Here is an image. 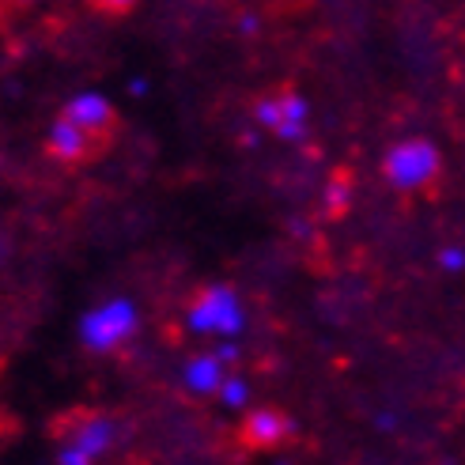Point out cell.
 <instances>
[{
    "instance_id": "1",
    "label": "cell",
    "mask_w": 465,
    "mask_h": 465,
    "mask_svg": "<svg viewBox=\"0 0 465 465\" xmlns=\"http://www.w3.org/2000/svg\"><path fill=\"white\" fill-rule=\"evenodd\" d=\"M443 171V155L431 141H401L393 144L382 159V174L398 193H416L428 190V185Z\"/></svg>"
},
{
    "instance_id": "2",
    "label": "cell",
    "mask_w": 465,
    "mask_h": 465,
    "mask_svg": "<svg viewBox=\"0 0 465 465\" xmlns=\"http://www.w3.org/2000/svg\"><path fill=\"white\" fill-rule=\"evenodd\" d=\"M190 330L193 333H239L246 325V314H242V303L231 284H208L197 292L193 307H190Z\"/></svg>"
},
{
    "instance_id": "3",
    "label": "cell",
    "mask_w": 465,
    "mask_h": 465,
    "mask_svg": "<svg viewBox=\"0 0 465 465\" xmlns=\"http://www.w3.org/2000/svg\"><path fill=\"white\" fill-rule=\"evenodd\" d=\"M136 333V311L129 299H110V303L87 311L80 322V337L91 352H114Z\"/></svg>"
},
{
    "instance_id": "4",
    "label": "cell",
    "mask_w": 465,
    "mask_h": 465,
    "mask_svg": "<svg viewBox=\"0 0 465 465\" xmlns=\"http://www.w3.org/2000/svg\"><path fill=\"white\" fill-rule=\"evenodd\" d=\"M103 144H106V136L68 122L64 114L54 122L50 136H45V152H50L54 159H61V163H87V159H95L103 152Z\"/></svg>"
},
{
    "instance_id": "5",
    "label": "cell",
    "mask_w": 465,
    "mask_h": 465,
    "mask_svg": "<svg viewBox=\"0 0 465 465\" xmlns=\"http://www.w3.org/2000/svg\"><path fill=\"white\" fill-rule=\"evenodd\" d=\"M292 435H295L292 416H288V412H281V409H269V405H265V409L246 412L242 431H239L242 447H250V450H272V447L288 443Z\"/></svg>"
},
{
    "instance_id": "6",
    "label": "cell",
    "mask_w": 465,
    "mask_h": 465,
    "mask_svg": "<svg viewBox=\"0 0 465 465\" xmlns=\"http://www.w3.org/2000/svg\"><path fill=\"white\" fill-rule=\"evenodd\" d=\"M61 114H64L68 122H76V125H84V129H91V133L106 136V141H110V133H114V122H118L114 106H110L103 95H95V91H87V95H76L73 103H64Z\"/></svg>"
},
{
    "instance_id": "7",
    "label": "cell",
    "mask_w": 465,
    "mask_h": 465,
    "mask_svg": "<svg viewBox=\"0 0 465 465\" xmlns=\"http://www.w3.org/2000/svg\"><path fill=\"white\" fill-rule=\"evenodd\" d=\"M281 106H284V118H281V125H276L272 133L281 136V141L303 144V141H307V114H311L307 99L299 95L295 87H284V91H281Z\"/></svg>"
},
{
    "instance_id": "8",
    "label": "cell",
    "mask_w": 465,
    "mask_h": 465,
    "mask_svg": "<svg viewBox=\"0 0 465 465\" xmlns=\"http://www.w3.org/2000/svg\"><path fill=\"white\" fill-rule=\"evenodd\" d=\"M110 443H114V420L110 416H99V412L87 416V420L76 424V431H73V447H80L87 454V461H95L99 454H106Z\"/></svg>"
},
{
    "instance_id": "9",
    "label": "cell",
    "mask_w": 465,
    "mask_h": 465,
    "mask_svg": "<svg viewBox=\"0 0 465 465\" xmlns=\"http://www.w3.org/2000/svg\"><path fill=\"white\" fill-rule=\"evenodd\" d=\"M185 386L193 393H220L223 386V360L220 356H193L185 367Z\"/></svg>"
},
{
    "instance_id": "10",
    "label": "cell",
    "mask_w": 465,
    "mask_h": 465,
    "mask_svg": "<svg viewBox=\"0 0 465 465\" xmlns=\"http://www.w3.org/2000/svg\"><path fill=\"white\" fill-rule=\"evenodd\" d=\"M348 204H352V174H344L337 171L330 178V185H325V193H322V208H325V216H344L348 213Z\"/></svg>"
},
{
    "instance_id": "11",
    "label": "cell",
    "mask_w": 465,
    "mask_h": 465,
    "mask_svg": "<svg viewBox=\"0 0 465 465\" xmlns=\"http://www.w3.org/2000/svg\"><path fill=\"white\" fill-rule=\"evenodd\" d=\"M284 118V106H281V91L276 95H262V99H253V122L265 125V129H276Z\"/></svg>"
},
{
    "instance_id": "12",
    "label": "cell",
    "mask_w": 465,
    "mask_h": 465,
    "mask_svg": "<svg viewBox=\"0 0 465 465\" xmlns=\"http://www.w3.org/2000/svg\"><path fill=\"white\" fill-rule=\"evenodd\" d=\"M220 393H223V401L227 405H246V382L242 379H223V386H220Z\"/></svg>"
},
{
    "instance_id": "13",
    "label": "cell",
    "mask_w": 465,
    "mask_h": 465,
    "mask_svg": "<svg viewBox=\"0 0 465 465\" xmlns=\"http://www.w3.org/2000/svg\"><path fill=\"white\" fill-rule=\"evenodd\" d=\"M439 265H443L447 272H458V269H465V250H458V246L439 250Z\"/></svg>"
},
{
    "instance_id": "14",
    "label": "cell",
    "mask_w": 465,
    "mask_h": 465,
    "mask_svg": "<svg viewBox=\"0 0 465 465\" xmlns=\"http://www.w3.org/2000/svg\"><path fill=\"white\" fill-rule=\"evenodd\" d=\"M91 5H95L99 12H110V15H122V12H129L136 0H91Z\"/></svg>"
},
{
    "instance_id": "15",
    "label": "cell",
    "mask_w": 465,
    "mask_h": 465,
    "mask_svg": "<svg viewBox=\"0 0 465 465\" xmlns=\"http://www.w3.org/2000/svg\"><path fill=\"white\" fill-rule=\"evenodd\" d=\"M57 461H61V465H87V454H84L80 447H73V443H68V447L57 454Z\"/></svg>"
},
{
    "instance_id": "16",
    "label": "cell",
    "mask_w": 465,
    "mask_h": 465,
    "mask_svg": "<svg viewBox=\"0 0 465 465\" xmlns=\"http://www.w3.org/2000/svg\"><path fill=\"white\" fill-rule=\"evenodd\" d=\"M216 356H220L223 363H235V360H239V348H235V344H220V352H216Z\"/></svg>"
},
{
    "instance_id": "17",
    "label": "cell",
    "mask_w": 465,
    "mask_h": 465,
    "mask_svg": "<svg viewBox=\"0 0 465 465\" xmlns=\"http://www.w3.org/2000/svg\"><path fill=\"white\" fill-rule=\"evenodd\" d=\"M239 27H242V35H253V31H258V19H253V15H242V19H239Z\"/></svg>"
},
{
    "instance_id": "18",
    "label": "cell",
    "mask_w": 465,
    "mask_h": 465,
    "mask_svg": "<svg viewBox=\"0 0 465 465\" xmlns=\"http://www.w3.org/2000/svg\"><path fill=\"white\" fill-rule=\"evenodd\" d=\"M292 235H299V239H307V235H311V223H303V220H295V223H292Z\"/></svg>"
},
{
    "instance_id": "19",
    "label": "cell",
    "mask_w": 465,
    "mask_h": 465,
    "mask_svg": "<svg viewBox=\"0 0 465 465\" xmlns=\"http://www.w3.org/2000/svg\"><path fill=\"white\" fill-rule=\"evenodd\" d=\"M129 91H133V95H144V91H148V80H133Z\"/></svg>"
},
{
    "instance_id": "20",
    "label": "cell",
    "mask_w": 465,
    "mask_h": 465,
    "mask_svg": "<svg viewBox=\"0 0 465 465\" xmlns=\"http://www.w3.org/2000/svg\"><path fill=\"white\" fill-rule=\"evenodd\" d=\"M19 5H31V0H19Z\"/></svg>"
}]
</instances>
